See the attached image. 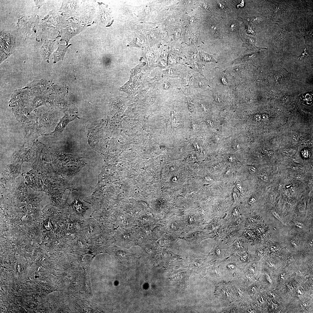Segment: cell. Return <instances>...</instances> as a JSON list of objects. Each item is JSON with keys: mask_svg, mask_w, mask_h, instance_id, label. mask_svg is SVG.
Returning a JSON list of instances; mask_svg holds the SVG:
<instances>
[{"mask_svg": "<svg viewBox=\"0 0 313 313\" xmlns=\"http://www.w3.org/2000/svg\"><path fill=\"white\" fill-rule=\"evenodd\" d=\"M22 125L21 128L25 143H34L39 136L45 134V130L39 126L36 120L30 121Z\"/></svg>", "mask_w": 313, "mask_h": 313, "instance_id": "6da1fadb", "label": "cell"}, {"mask_svg": "<svg viewBox=\"0 0 313 313\" xmlns=\"http://www.w3.org/2000/svg\"><path fill=\"white\" fill-rule=\"evenodd\" d=\"M15 47V37L8 32L1 31L0 33V64L14 52Z\"/></svg>", "mask_w": 313, "mask_h": 313, "instance_id": "7a4b0ae2", "label": "cell"}, {"mask_svg": "<svg viewBox=\"0 0 313 313\" xmlns=\"http://www.w3.org/2000/svg\"><path fill=\"white\" fill-rule=\"evenodd\" d=\"M224 274L225 281L238 279L243 273L244 266L240 262L226 261L220 265Z\"/></svg>", "mask_w": 313, "mask_h": 313, "instance_id": "3957f363", "label": "cell"}, {"mask_svg": "<svg viewBox=\"0 0 313 313\" xmlns=\"http://www.w3.org/2000/svg\"><path fill=\"white\" fill-rule=\"evenodd\" d=\"M30 98V92L25 87L15 90L11 95L9 103L11 107H17L24 109L26 108Z\"/></svg>", "mask_w": 313, "mask_h": 313, "instance_id": "277c9868", "label": "cell"}, {"mask_svg": "<svg viewBox=\"0 0 313 313\" xmlns=\"http://www.w3.org/2000/svg\"><path fill=\"white\" fill-rule=\"evenodd\" d=\"M215 294L225 301L231 302L238 300L235 288L230 284L221 283L216 288Z\"/></svg>", "mask_w": 313, "mask_h": 313, "instance_id": "5b68a950", "label": "cell"}, {"mask_svg": "<svg viewBox=\"0 0 313 313\" xmlns=\"http://www.w3.org/2000/svg\"><path fill=\"white\" fill-rule=\"evenodd\" d=\"M48 93H31L30 92L29 102L24 109L28 113H30L32 111L39 107L46 105L48 101L49 97Z\"/></svg>", "mask_w": 313, "mask_h": 313, "instance_id": "8992f818", "label": "cell"}, {"mask_svg": "<svg viewBox=\"0 0 313 313\" xmlns=\"http://www.w3.org/2000/svg\"><path fill=\"white\" fill-rule=\"evenodd\" d=\"M85 28V27L75 23H72L65 28L61 30V40L65 41L67 45H68V42L72 37L78 34Z\"/></svg>", "mask_w": 313, "mask_h": 313, "instance_id": "52a82bcc", "label": "cell"}, {"mask_svg": "<svg viewBox=\"0 0 313 313\" xmlns=\"http://www.w3.org/2000/svg\"><path fill=\"white\" fill-rule=\"evenodd\" d=\"M49 83L45 79L36 80L29 83L25 87L31 93H48Z\"/></svg>", "mask_w": 313, "mask_h": 313, "instance_id": "ba28073f", "label": "cell"}, {"mask_svg": "<svg viewBox=\"0 0 313 313\" xmlns=\"http://www.w3.org/2000/svg\"><path fill=\"white\" fill-rule=\"evenodd\" d=\"M12 108V111L17 120L22 124L32 120H36L35 114L28 113L25 109L20 107Z\"/></svg>", "mask_w": 313, "mask_h": 313, "instance_id": "9c48e42d", "label": "cell"}, {"mask_svg": "<svg viewBox=\"0 0 313 313\" xmlns=\"http://www.w3.org/2000/svg\"><path fill=\"white\" fill-rule=\"evenodd\" d=\"M75 119L73 117L65 113V115L61 118L56 127L54 130L52 132L45 134L46 136H58L62 134L63 130L68 123Z\"/></svg>", "mask_w": 313, "mask_h": 313, "instance_id": "30bf717a", "label": "cell"}, {"mask_svg": "<svg viewBox=\"0 0 313 313\" xmlns=\"http://www.w3.org/2000/svg\"><path fill=\"white\" fill-rule=\"evenodd\" d=\"M55 41L46 40L41 48L40 54L43 60L47 62L49 61L50 56L53 51Z\"/></svg>", "mask_w": 313, "mask_h": 313, "instance_id": "8fae6325", "label": "cell"}, {"mask_svg": "<svg viewBox=\"0 0 313 313\" xmlns=\"http://www.w3.org/2000/svg\"><path fill=\"white\" fill-rule=\"evenodd\" d=\"M71 45H61L58 43V47L57 50L53 53L54 59L53 62L55 63L58 61L63 60L64 57L68 48Z\"/></svg>", "mask_w": 313, "mask_h": 313, "instance_id": "7c38bea8", "label": "cell"}, {"mask_svg": "<svg viewBox=\"0 0 313 313\" xmlns=\"http://www.w3.org/2000/svg\"><path fill=\"white\" fill-rule=\"evenodd\" d=\"M169 223V231L172 233L179 232L180 229L179 228L181 229L182 228V226H183L182 223L179 219H172Z\"/></svg>", "mask_w": 313, "mask_h": 313, "instance_id": "4fadbf2b", "label": "cell"}, {"mask_svg": "<svg viewBox=\"0 0 313 313\" xmlns=\"http://www.w3.org/2000/svg\"><path fill=\"white\" fill-rule=\"evenodd\" d=\"M75 209L76 212L79 214L83 216L84 213L87 209V208L83 205L79 200H75L72 205Z\"/></svg>", "mask_w": 313, "mask_h": 313, "instance_id": "5bb4252c", "label": "cell"}, {"mask_svg": "<svg viewBox=\"0 0 313 313\" xmlns=\"http://www.w3.org/2000/svg\"><path fill=\"white\" fill-rule=\"evenodd\" d=\"M312 93H307L303 95L301 97L302 104L305 105H310L312 103Z\"/></svg>", "mask_w": 313, "mask_h": 313, "instance_id": "9a60e30c", "label": "cell"}, {"mask_svg": "<svg viewBox=\"0 0 313 313\" xmlns=\"http://www.w3.org/2000/svg\"><path fill=\"white\" fill-rule=\"evenodd\" d=\"M241 306L240 305H239L238 303H233L230 306L227 308L226 310H224V312H241Z\"/></svg>", "mask_w": 313, "mask_h": 313, "instance_id": "2e32d148", "label": "cell"}, {"mask_svg": "<svg viewBox=\"0 0 313 313\" xmlns=\"http://www.w3.org/2000/svg\"><path fill=\"white\" fill-rule=\"evenodd\" d=\"M302 154L303 157L305 158H308L310 156V152L308 149H305L302 151Z\"/></svg>", "mask_w": 313, "mask_h": 313, "instance_id": "e0dca14e", "label": "cell"}, {"mask_svg": "<svg viewBox=\"0 0 313 313\" xmlns=\"http://www.w3.org/2000/svg\"><path fill=\"white\" fill-rule=\"evenodd\" d=\"M34 1L38 8L43 5L44 2V1L43 0H34Z\"/></svg>", "mask_w": 313, "mask_h": 313, "instance_id": "ac0fdd59", "label": "cell"}, {"mask_svg": "<svg viewBox=\"0 0 313 313\" xmlns=\"http://www.w3.org/2000/svg\"><path fill=\"white\" fill-rule=\"evenodd\" d=\"M269 119L268 115L266 114H264L261 116V120L265 122L267 121Z\"/></svg>", "mask_w": 313, "mask_h": 313, "instance_id": "d6986e66", "label": "cell"}, {"mask_svg": "<svg viewBox=\"0 0 313 313\" xmlns=\"http://www.w3.org/2000/svg\"><path fill=\"white\" fill-rule=\"evenodd\" d=\"M248 259V255L246 254H244L242 255L241 256V259L242 261H246Z\"/></svg>", "mask_w": 313, "mask_h": 313, "instance_id": "ffe728a7", "label": "cell"}, {"mask_svg": "<svg viewBox=\"0 0 313 313\" xmlns=\"http://www.w3.org/2000/svg\"><path fill=\"white\" fill-rule=\"evenodd\" d=\"M254 118L256 121H259L261 120V115L259 114H256L254 116Z\"/></svg>", "mask_w": 313, "mask_h": 313, "instance_id": "44dd1931", "label": "cell"}, {"mask_svg": "<svg viewBox=\"0 0 313 313\" xmlns=\"http://www.w3.org/2000/svg\"><path fill=\"white\" fill-rule=\"evenodd\" d=\"M215 252L216 255L219 256L221 254V250L219 248H217L215 250Z\"/></svg>", "mask_w": 313, "mask_h": 313, "instance_id": "7402d4cb", "label": "cell"}, {"mask_svg": "<svg viewBox=\"0 0 313 313\" xmlns=\"http://www.w3.org/2000/svg\"><path fill=\"white\" fill-rule=\"evenodd\" d=\"M255 201V199L254 198L252 197L249 200L248 203L250 204H252L254 203Z\"/></svg>", "mask_w": 313, "mask_h": 313, "instance_id": "603a6c76", "label": "cell"}, {"mask_svg": "<svg viewBox=\"0 0 313 313\" xmlns=\"http://www.w3.org/2000/svg\"><path fill=\"white\" fill-rule=\"evenodd\" d=\"M295 225L297 227L300 228H302L303 227V225L301 223L299 222L296 223H295Z\"/></svg>", "mask_w": 313, "mask_h": 313, "instance_id": "cb8c5ba5", "label": "cell"}, {"mask_svg": "<svg viewBox=\"0 0 313 313\" xmlns=\"http://www.w3.org/2000/svg\"><path fill=\"white\" fill-rule=\"evenodd\" d=\"M302 177L301 175L298 174L295 176V179L297 180H300L301 179Z\"/></svg>", "mask_w": 313, "mask_h": 313, "instance_id": "d4e9b609", "label": "cell"}, {"mask_svg": "<svg viewBox=\"0 0 313 313\" xmlns=\"http://www.w3.org/2000/svg\"><path fill=\"white\" fill-rule=\"evenodd\" d=\"M274 216H275L277 219H278L280 220L281 219V218L280 216L278 215V214L277 213H276L275 212H274Z\"/></svg>", "mask_w": 313, "mask_h": 313, "instance_id": "484cf974", "label": "cell"}, {"mask_svg": "<svg viewBox=\"0 0 313 313\" xmlns=\"http://www.w3.org/2000/svg\"><path fill=\"white\" fill-rule=\"evenodd\" d=\"M250 170L252 171L253 172H254L255 171V169L254 168H252Z\"/></svg>", "mask_w": 313, "mask_h": 313, "instance_id": "4316f807", "label": "cell"}]
</instances>
